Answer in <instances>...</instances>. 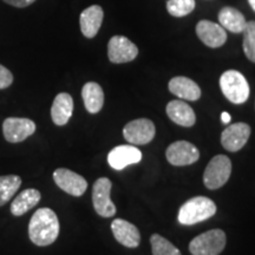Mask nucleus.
Listing matches in <instances>:
<instances>
[{
	"label": "nucleus",
	"instance_id": "f257e3e1",
	"mask_svg": "<svg viewBox=\"0 0 255 255\" xmlns=\"http://www.w3.org/2000/svg\"><path fill=\"white\" fill-rule=\"evenodd\" d=\"M59 228L56 213L50 208H40L32 215L28 223V237L37 246H50L58 238Z\"/></svg>",
	"mask_w": 255,
	"mask_h": 255
},
{
	"label": "nucleus",
	"instance_id": "f03ea898",
	"mask_svg": "<svg viewBox=\"0 0 255 255\" xmlns=\"http://www.w3.org/2000/svg\"><path fill=\"white\" fill-rule=\"evenodd\" d=\"M216 205L206 196H196L184 202L178 212V222L183 226H191L206 221L214 216Z\"/></svg>",
	"mask_w": 255,
	"mask_h": 255
},
{
	"label": "nucleus",
	"instance_id": "7ed1b4c3",
	"mask_svg": "<svg viewBox=\"0 0 255 255\" xmlns=\"http://www.w3.org/2000/svg\"><path fill=\"white\" fill-rule=\"evenodd\" d=\"M222 94L233 104L245 103L250 97V85L247 79L237 70H228L220 77Z\"/></svg>",
	"mask_w": 255,
	"mask_h": 255
},
{
	"label": "nucleus",
	"instance_id": "20e7f679",
	"mask_svg": "<svg viewBox=\"0 0 255 255\" xmlns=\"http://www.w3.org/2000/svg\"><path fill=\"white\" fill-rule=\"evenodd\" d=\"M225 232L212 229L205 232L190 241L189 251L193 255H219L226 247Z\"/></svg>",
	"mask_w": 255,
	"mask_h": 255
},
{
	"label": "nucleus",
	"instance_id": "39448f33",
	"mask_svg": "<svg viewBox=\"0 0 255 255\" xmlns=\"http://www.w3.org/2000/svg\"><path fill=\"white\" fill-rule=\"evenodd\" d=\"M232 174V162L227 156L218 155L210 159L203 174V182L210 190H215L227 183Z\"/></svg>",
	"mask_w": 255,
	"mask_h": 255
},
{
	"label": "nucleus",
	"instance_id": "423d86ee",
	"mask_svg": "<svg viewBox=\"0 0 255 255\" xmlns=\"http://www.w3.org/2000/svg\"><path fill=\"white\" fill-rule=\"evenodd\" d=\"M113 183L108 177H101L92 188V203L98 215L102 218H111L116 214V206L110 199Z\"/></svg>",
	"mask_w": 255,
	"mask_h": 255
},
{
	"label": "nucleus",
	"instance_id": "0eeeda50",
	"mask_svg": "<svg viewBox=\"0 0 255 255\" xmlns=\"http://www.w3.org/2000/svg\"><path fill=\"white\" fill-rule=\"evenodd\" d=\"M155 124L148 119L133 120L124 127L123 136L128 142L135 145L148 144L154 139Z\"/></svg>",
	"mask_w": 255,
	"mask_h": 255
},
{
	"label": "nucleus",
	"instance_id": "6e6552de",
	"mask_svg": "<svg viewBox=\"0 0 255 255\" xmlns=\"http://www.w3.org/2000/svg\"><path fill=\"white\" fill-rule=\"evenodd\" d=\"M36 131L33 121L20 117H8L2 123V133L9 143L23 142Z\"/></svg>",
	"mask_w": 255,
	"mask_h": 255
},
{
	"label": "nucleus",
	"instance_id": "1a4fd4ad",
	"mask_svg": "<svg viewBox=\"0 0 255 255\" xmlns=\"http://www.w3.org/2000/svg\"><path fill=\"white\" fill-rule=\"evenodd\" d=\"M168 162L176 167H183L195 163L200 157V151L195 145L187 141L171 143L165 151Z\"/></svg>",
	"mask_w": 255,
	"mask_h": 255
},
{
	"label": "nucleus",
	"instance_id": "9d476101",
	"mask_svg": "<svg viewBox=\"0 0 255 255\" xmlns=\"http://www.w3.org/2000/svg\"><path fill=\"white\" fill-rule=\"evenodd\" d=\"M53 180L60 189L72 196H82L88 189V182L84 177L65 168L56 169Z\"/></svg>",
	"mask_w": 255,
	"mask_h": 255
},
{
	"label": "nucleus",
	"instance_id": "9b49d317",
	"mask_svg": "<svg viewBox=\"0 0 255 255\" xmlns=\"http://www.w3.org/2000/svg\"><path fill=\"white\" fill-rule=\"evenodd\" d=\"M138 55V49L131 40L123 36H114L108 44V57L115 64L129 63Z\"/></svg>",
	"mask_w": 255,
	"mask_h": 255
},
{
	"label": "nucleus",
	"instance_id": "f8f14e48",
	"mask_svg": "<svg viewBox=\"0 0 255 255\" xmlns=\"http://www.w3.org/2000/svg\"><path fill=\"white\" fill-rule=\"evenodd\" d=\"M250 136L251 127L247 123H234L222 131L221 144L227 151L237 152L244 148Z\"/></svg>",
	"mask_w": 255,
	"mask_h": 255
},
{
	"label": "nucleus",
	"instance_id": "ddd939ff",
	"mask_svg": "<svg viewBox=\"0 0 255 255\" xmlns=\"http://www.w3.org/2000/svg\"><path fill=\"white\" fill-rule=\"evenodd\" d=\"M142 152L135 145H119L108 155V163L115 170H122L128 165L138 163Z\"/></svg>",
	"mask_w": 255,
	"mask_h": 255
},
{
	"label": "nucleus",
	"instance_id": "4468645a",
	"mask_svg": "<svg viewBox=\"0 0 255 255\" xmlns=\"http://www.w3.org/2000/svg\"><path fill=\"white\" fill-rule=\"evenodd\" d=\"M196 34L203 44L216 49L222 46L227 40V33L221 25L209 20H201L196 25Z\"/></svg>",
	"mask_w": 255,
	"mask_h": 255
},
{
	"label": "nucleus",
	"instance_id": "2eb2a0df",
	"mask_svg": "<svg viewBox=\"0 0 255 255\" xmlns=\"http://www.w3.org/2000/svg\"><path fill=\"white\" fill-rule=\"evenodd\" d=\"M111 231H113L115 239L128 248L138 247L139 242H141V234H139L138 228L132 223L128 222L127 220H114L111 223Z\"/></svg>",
	"mask_w": 255,
	"mask_h": 255
},
{
	"label": "nucleus",
	"instance_id": "dca6fc26",
	"mask_svg": "<svg viewBox=\"0 0 255 255\" xmlns=\"http://www.w3.org/2000/svg\"><path fill=\"white\" fill-rule=\"evenodd\" d=\"M104 12L98 5H92L82 12L79 18L82 33L87 38H94L98 33L103 23Z\"/></svg>",
	"mask_w": 255,
	"mask_h": 255
},
{
	"label": "nucleus",
	"instance_id": "f3484780",
	"mask_svg": "<svg viewBox=\"0 0 255 255\" xmlns=\"http://www.w3.org/2000/svg\"><path fill=\"white\" fill-rule=\"evenodd\" d=\"M73 113V100L66 92H62L56 96L51 108V117L56 126H65L71 119Z\"/></svg>",
	"mask_w": 255,
	"mask_h": 255
},
{
	"label": "nucleus",
	"instance_id": "a211bd4d",
	"mask_svg": "<svg viewBox=\"0 0 255 255\" xmlns=\"http://www.w3.org/2000/svg\"><path fill=\"white\" fill-rule=\"evenodd\" d=\"M167 115L177 126L193 127L196 122L195 113L191 107L180 100L169 102L167 105Z\"/></svg>",
	"mask_w": 255,
	"mask_h": 255
},
{
	"label": "nucleus",
	"instance_id": "6ab92c4d",
	"mask_svg": "<svg viewBox=\"0 0 255 255\" xmlns=\"http://www.w3.org/2000/svg\"><path fill=\"white\" fill-rule=\"evenodd\" d=\"M169 91L187 101H197L201 97V89L190 78L178 76L169 82Z\"/></svg>",
	"mask_w": 255,
	"mask_h": 255
},
{
	"label": "nucleus",
	"instance_id": "aec40b11",
	"mask_svg": "<svg viewBox=\"0 0 255 255\" xmlns=\"http://www.w3.org/2000/svg\"><path fill=\"white\" fill-rule=\"evenodd\" d=\"M82 97L85 109L90 114L100 113L104 104V92L100 84L89 82L82 89Z\"/></svg>",
	"mask_w": 255,
	"mask_h": 255
},
{
	"label": "nucleus",
	"instance_id": "412c9836",
	"mask_svg": "<svg viewBox=\"0 0 255 255\" xmlns=\"http://www.w3.org/2000/svg\"><path fill=\"white\" fill-rule=\"evenodd\" d=\"M40 193L37 189L30 188V189H25L21 191L11 203V213L14 216H21L28 210L36 207L40 201Z\"/></svg>",
	"mask_w": 255,
	"mask_h": 255
},
{
	"label": "nucleus",
	"instance_id": "4be33fe9",
	"mask_svg": "<svg viewBox=\"0 0 255 255\" xmlns=\"http://www.w3.org/2000/svg\"><path fill=\"white\" fill-rule=\"evenodd\" d=\"M219 20L223 28L233 33H241L247 24L244 14L234 7H223L219 13Z\"/></svg>",
	"mask_w": 255,
	"mask_h": 255
},
{
	"label": "nucleus",
	"instance_id": "5701e85b",
	"mask_svg": "<svg viewBox=\"0 0 255 255\" xmlns=\"http://www.w3.org/2000/svg\"><path fill=\"white\" fill-rule=\"evenodd\" d=\"M21 186V178L18 175L0 176V207L6 205Z\"/></svg>",
	"mask_w": 255,
	"mask_h": 255
},
{
	"label": "nucleus",
	"instance_id": "b1692460",
	"mask_svg": "<svg viewBox=\"0 0 255 255\" xmlns=\"http://www.w3.org/2000/svg\"><path fill=\"white\" fill-rule=\"evenodd\" d=\"M152 255H181V252L178 251L167 239L158 234H152L150 238Z\"/></svg>",
	"mask_w": 255,
	"mask_h": 255
},
{
	"label": "nucleus",
	"instance_id": "393cba45",
	"mask_svg": "<svg viewBox=\"0 0 255 255\" xmlns=\"http://www.w3.org/2000/svg\"><path fill=\"white\" fill-rule=\"evenodd\" d=\"M195 8V0H168L167 9L173 17L188 15Z\"/></svg>",
	"mask_w": 255,
	"mask_h": 255
},
{
	"label": "nucleus",
	"instance_id": "a878e982",
	"mask_svg": "<svg viewBox=\"0 0 255 255\" xmlns=\"http://www.w3.org/2000/svg\"><path fill=\"white\" fill-rule=\"evenodd\" d=\"M244 51L251 62L255 63V21H248L244 31Z\"/></svg>",
	"mask_w": 255,
	"mask_h": 255
},
{
	"label": "nucleus",
	"instance_id": "bb28decb",
	"mask_svg": "<svg viewBox=\"0 0 255 255\" xmlns=\"http://www.w3.org/2000/svg\"><path fill=\"white\" fill-rule=\"evenodd\" d=\"M12 83H13V75H12V72L0 64V90L8 88Z\"/></svg>",
	"mask_w": 255,
	"mask_h": 255
},
{
	"label": "nucleus",
	"instance_id": "cd10ccee",
	"mask_svg": "<svg viewBox=\"0 0 255 255\" xmlns=\"http://www.w3.org/2000/svg\"><path fill=\"white\" fill-rule=\"evenodd\" d=\"M2 1L11 6H14V7L23 8V7H27V6H30L31 4H33L36 0H2Z\"/></svg>",
	"mask_w": 255,
	"mask_h": 255
},
{
	"label": "nucleus",
	"instance_id": "c85d7f7f",
	"mask_svg": "<svg viewBox=\"0 0 255 255\" xmlns=\"http://www.w3.org/2000/svg\"><path fill=\"white\" fill-rule=\"evenodd\" d=\"M221 121H222V123H225V124H228V123H231V121H232V117H231V115H229L228 113H222L221 114Z\"/></svg>",
	"mask_w": 255,
	"mask_h": 255
},
{
	"label": "nucleus",
	"instance_id": "c756f323",
	"mask_svg": "<svg viewBox=\"0 0 255 255\" xmlns=\"http://www.w3.org/2000/svg\"><path fill=\"white\" fill-rule=\"evenodd\" d=\"M248 2H250V5H251V7L254 9L255 11V0H248Z\"/></svg>",
	"mask_w": 255,
	"mask_h": 255
}]
</instances>
